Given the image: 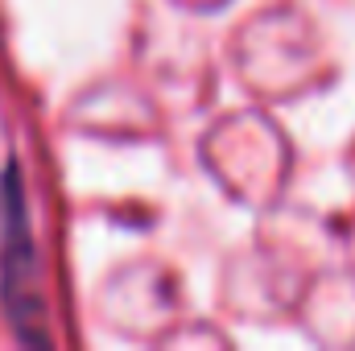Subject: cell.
<instances>
[{"instance_id": "cell-1", "label": "cell", "mask_w": 355, "mask_h": 351, "mask_svg": "<svg viewBox=\"0 0 355 351\" xmlns=\"http://www.w3.org/2000/svg\"><path fill=\"white\" fill-rule=\"evenodd\" d=\"M33 273H37V257H33V240H29L21 170H17V162H8L4 182H0V293H4L8 323L17 327V335L25 343H42V331H33V323L42 314Z\"/></svg>"}]
</instances>
